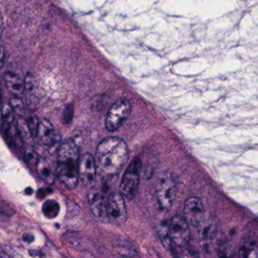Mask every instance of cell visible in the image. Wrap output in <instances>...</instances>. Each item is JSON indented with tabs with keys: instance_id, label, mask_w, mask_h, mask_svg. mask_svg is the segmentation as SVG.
Returning a JSON list of instances; mask_svg holds the SVG:
<instances>
[{
	"instance_id": "1",
	"label": "cell",
	"mask_w": 258,
	"mask_h": 258,
	"mask_svg": "<svg viewBox=\"0 0 258 258\" xmlns=\"http://www.w3.org/2000/svg\"><path fill=\"white\" fill-rule=\"evenodd\" d=\"M128 154L127 144L122 138L110 137L102 140L95 153L98 172L105 177L118 175L126 165Z\"/></svg>"
},
{
	"instance_id": "2",
	"label": "cell",
	"mask_w": 258,
	"mask_h": 258,
	"mask_svg": "<svg viewBox=\"0 0 258 258\" xmlns=\"http://www.w3.org/2000/svg\"><path fill=\"white\" fill-rule=\"evenodd\" d=\"M80 160V151L77 144L72 140L64 141L59 148L56 174L68 189H74L78 184Z\"/></svg>"
},
{
	"instance_id": "3",
	"label": "cell",
	"mask_w": 258,
	"mask_h": 258,
	"mask_svg": "<svg viewBox=\"0 0 258 258\" xmlns=\"http://www.w3.org/2000/svg\"><path fill=\"white\" fill-rule=\"evenodd\" d=\"M177 194V184L170 173L162 174L156 186V198L159 209L168 212L172 208Z\"/></svg>"
},
{
	"instance_id": "4",
	"label": "cell",
	"mask_w": 258,
	"mask_h": 258,
	"mask_svg": "<svg viewBox=\"0 0 258 258\" xmlns=\"http://www.w3.org/2000/svg\"><path fill=\"white\" fill-rule=\"evenodd\" d=\"M141 168V160L138 158H135L125 170L121 182L120 194L127 200H133L138 194Z\"/></svg>"
},
{
	"instance_id": "5",
	"label": "cell",
	"mask_w": 258,
	"mask_h": 258,
	"mask_svg": "<svg viewBox=\"0 0 258 258\" xmlns=\"http://www.w3.org/2000/svg\"><path fill=\"white\" fill-rule=\"evenodd\" d=\"M132 111V105L128 100L120 98L116 101L107 112L105 126L108 132H113L120 128L128 119Z\"/></svg>"
},
{
	"instance_id": "6",
	"label": "cell",
	"mask_w": 258,
	"mask_h": 258,
	"mask_svg": "<svg viewBox=\"0 0 258 258\" xmlns=\"http://www.w3.org/2000/svg\"><path fill=\"white\" fill-rule=\"evenodd\" d=\"M189 224L180 215L172 217L169 223V233L171 243L179 248L186 246L190 240Z\"/></svg>"
},
{
	"instance_id": "7",
	"label": "cell",
	"mask_w": 258,
	"mask_h": 258,
	"mask_svg": "<svg viewBox=\"0 0 258 258\" xmlns=\"http://www.w3.org/2000/svg\"><path fill=\"white\" fill-rule=\"evenodd\" d=\"M107 215L109 221L114 224H123L126 221V205L120 192H113L107 198Z\"/></svg>"
},
{
	"instance_id": "8",
	"label": "cell",
	"mask_w": 258,
	"mask_h": 258,
	"mask_svg": "<svg viewBox=\"0 0 258 258\" xmlns=\"http://www.w3.org/2000/svg\"><path fill=\"white\" fill-rule=\"evenodd\" d=\"M88 200L94 217L101 222H109L107 199L104 194L98 188L92 187L88 192Z\"/></svg>"
},
{
	"instance_id": "9",
	"label": "cell",
	"mask_w": 258,
	"mask_h": 258,
	"mask_svg": "<svg viewBox=\"0 0 258 258\" xmlns=\"http://www.w3.org/2000/svg\"><path fill=\"white\" fill-rule=\"evenodd\" d=\"M205 209L203 202L197 197H191L185 202L183 218L189 225L198 227L204 221Z\"/></svg>"
},
{
	"instance_id": "10",
	"label": "cell",
	"mask_w": 258,
	"mask_h": 258,
	"mask_svg": "<svg viewBox=\"0 0 258 258\" xmlns=\"http://www.w3.org/2000/svg\"><path fill=\"white\" fill-rule=\"evenodd\" d=\"M97 173H98V170H97L95 158L89 153L83 155L80 158V167H79V177L80 180L85 184H91L95 180Z\"/></svg>"
},
{
	"instance_id": "11",
	"label": "cell",
	"mask_w": 258,
	"mask_h": 258,
	"mask_svg": "<svg viewBox=\"0 0 258 258\" xmlns=\"http://www.w3.org/2000/svg\"><path fill=\"white\" fill-rule=\"evenodd\" d=\"M36 136L42 144L49 147H52L57 143V135L54 132V127L47 119H43L39 122Z\"/></svg>"
},
{
	"instance_id": "12",
	"label": "cell",
	"mask_w": 258,
	"mask_h": 258,
	"mask_svg": "<svg viewBox=\"0 0 258 258\" xmlns=\"http://www.w3.org/2000/svg\"><path fill=\"white\" fill-rule=\"evenodd\" d=\"M24 82V92H26L27 105L29 108L35 110L37 108L38 103H39V100L36 95V79L31 72H28L26 74Z\"/></svg>"
},
{
	"instance_id": "13",
	"label": "cell",
	"mask_w": 258,
	"mask_h": 258,
	"mask_svg": "<svg viewBox=\"0 0 258 258\" xmlns=\"http://www.w3.org/2000/svg\"><path fill=\"white\" fill-rule=\"evenodd\" d=\"M4 78L9 92L14 97L21 98L24 92V82L20 76L15 73L7 72Z\"/></svg>"
},
{
	"instance_id": "14",
	"label": "cell",
	"mask_w": 258,
	"mask_h": 258,
	"mask_svg": "<svg viewBox=\"0 0 258 258\" xmlns=\"http://www.w3.org/2000/svg\"><path fill=\"white\" fill-rule=\"evenodd\" d=\"M239 258H258V245L253 239L245 238L239 247Z\"/></svg>"
},
{
	"instance_id": "15",
	"label": "cell",
	"mask_w": 258,
	"mask_h": 258,
	"mask_svg": "<svg viewBox=\"0 0 258 258\" xmlns=\"http://www.w3.org/2000/svg\"><path fill=\"white\" fill-rule=\"evenodd\" d=\"M36 171L44 181L48 184H52L54 181V175L51 167L46 161L39 159L36 165Z\"/></svg>"
},
{
	"instance_id": "16",
	"label": "cell",
	"mask_w": 258,
	"mask_h": 258,
	"mask_svg": "<svg viewBox=\"0 0 258 258\" xmlns=\"http://www.w3.org/2000/svg\"><path fill=\"white\" fill-rule=\"evenodd\" d=\"M199 236H200V241L203 245H209L212 241V236H213V230L210 224H206L203 221L201 224L198 226Z\"/></svg>"
},
{
	"instance_id": "17",
	"label": "cell",
	"mask_w": 258,
	"mask_h": 258,
	"mask_svg": "<svg viewBox=\"0 0 258 258\" xmlns=\"http://www.w3.org/2000/svg\"><path fill=\"white\" fill-rule=\"evenodd\" d=\"M60 206L54 200H48L42 206V212L48 218H54L58 215Z\"/></svg>"
},
{
	"instance_id": "18",
	"label": "cell",
	"mask_w": 258,
	"mask_h": 258,
	"mask_svg": "<svg viewBox=\"0 0 258 258\" xmlns=\"http://www.w3.org/2000/svg\"><path fill=\"white\" fill-rule=\"evenodd\" d=\"M159 235L164 247L165 248H169L171 245L169 233V225L165 224V225L160 226L159 228Z\"/></svg>"
},
{
	"instance_id": "19",
	"label": "cell",
	"mask_w": 258,
	"mask_h": 258,
	"mask_svg": "<svg viewBox=\"0 0 258 258\" xmlns=\"http://www.w3.org/2000/svg\"><path fill=\"white\" fill-rule=\"evenodd\" d=\"M218 258H236L233 255V251L225 242H220L217 247Z\"/></svg>"
},
{
	"instance_id": "20",
	"label": "cell",
	"mask_w": 258,
	"mask_h": 258,
	"mask_svg": "<svg viewBox=\"0 0 258 258\" xmlns=\"http://www.w3.org/2000/svg\"><path fill=\"white\" fill-rule=\"evenodd\" d=\"M2 116L6 125H12L15 117H14V110L10 104H6L3 106L2 108Z\"/></svg>"
},
{
	"instance_id": "21",
	"label": "cell",
	"mask_w": 258,
	"mask_h": 258,
	"mask_svg": "<svg viewBox=\"0 0 258 258\" xmlns=\"http://www.w3.org/2000/svg\"><path fill=\"white\" fill-rule=\"evenodd\" d=\"M0 257L23 258L19 253L17 252L13 248L7 246V245H1L0 246Z\"/></svg>"
},
{
	"instance_id": "22",
	"label": "cell",
	"mask_w": 258,
	"mask_h": 258,
	"mask_svg": "<svg viewBox=\"0 0 258 258\" xmlns=\"http://www.w3.org/2000/svg\"><path fill=\"white\" fill-rule=\"evenodd\" d=\"M27 126H28L29 131L32 136L35 137L37 135L38 128H39V122L37 117L34 115H31L29 116L27 121Z\"/></svg>"
},
{
	"instance_id": "23",
	"label": "cell",
	"mask_w": 258,
	"mask_h": 258,
	"mask_svg": "<svg viewBox=\"0 0 258 258\" xmlns=\"http://www.w3.org/2000/svg\"><path fill=\"white\" fill-rule=\"evenodd\" d=\"M25 159L32 165H36L39 161V158H38L36 151L32 147H27L26 149Z\"/></svg>"
},
{
	"instance_id": "24",
	"label": "cell",
	"mask_w": 258,
	"mask_h": 258,
	"mask_svg": "<svg viewBox=\"0 0 258 258\" xmlns=\"http://www.w3.org/2000/svg\"><path fill=\"white\" fill-rule=\"evenodd\" d=\"M10 105L14 110L21 113L24 110V104H23L21 98H18V97H14L10 101Z\"/></svg>"
},
{
	"instance_id": "25",
	"label": "cell",
	"mask_w": 258,
	"mask_h": 258,
	"mask_svg": "<svg viewBox=\"0 0 258 258\" xmlns=\"http://www.w3.org/2000/svg\"><path fill=\"white\" fill-rule=\"evenodd\" d=\"M73 107L71 105H68L65 108L64 112H63V120L65 123H68L71 119L73 118Z\"/></svg>"
},
{
	"instance_id": "26",
	"label": "cell",
	"mask_w": 258,
	"mask_h": 258,
	"mask_svg": "<svg viewBox=\"0 0 258 258\" xmlns=\"http://www.w3.org/2000/svg\"><path fill=\"white\" fill-rule=\"evenodd\" d=\"M23 239H24V242L30 243V242H33L34 240V236L31 234H24L23 236Z\"/></svg>"
},
{
	"instance_id": "27",
	"label": "cell",
	"mask_w": 258,
	"mask_h": 258,
	"mask_svg": "<svg viewBox=\"0 0 258 258\" xmlns=\"http://www.w3.org/2000/svg\"><path fill=\"white\" fill-rule=\"evenodd\" d=\"M5 57V49L3 43L0 41V63H3Z\"/></svg>"
},
{
	"instance_id": "28",
	"label": "cell",
	"mask_w": 258,
	"mask_h": 258,
	"mask_svg": "<svg viewBox=\"0 0 258 258\" xmlns=\"http://www.w3.org/2000/svg\"><path fill=\"white\" fill-rule=\"evenodd\" d=\"M6 215L3 213V211L0 209V221H6Z\"/></svg>"
},
{
	"instance_id": "29",
	"label": "cell",
	"mask_w": 258,
	"mask_h": 258,
	"mask_svg": "<svg viewBox=\"0 0 258 258\" xmlns=\"http://www.w3.org/2000/svg\"><path fill=\"white\" fill-rule=\"evenodd\" d=\"M25 194H27V195H31L33 194V189L31 187H27L25 189Z\"/></svg>"
},
{
	"instance_id": "30",
	"label": "cell",
	"mask_w": 258,
	"mask_h": 258,
	"mask_svg": "<svg viewBox=\"0 0 258 258\" xmlns=\"http://www.w3.org/2000/svg\"><path fill=\"white\" fill-rule=\"evenodd\" d=\"M3 103V89H2L1 83H0V105Z\"/></svg>"
},
{
	"instance_id": "31",
	"label": "cell",
	"mask_w": 258,
	"mask_h": 258,
	"mask_svg": "<svg viewBox=\"0 0 258 258\" xmlns=\"http://www.w3.org/2000/svg\"><path fill=\"white\" fill-rule=\"evenodd\" d=\"M2 31H3V24L0 22V33H1Z\"/></svg>"
},
{
	"instance_id": "32",
	"label": "cell",
	"mask_w": 258,
	"mask_h": 258,
	"mask_svg": "<svg viewBox=\"0 0 258 258\" xmlns=\"http://www.w3.org/2000/svg\"><path fill=\"white\" fill-rule=\"evenodd\" d=\"M121 258H132V257H121Z\"/></svg>"
},
{
	"instance_id": "33",
	"label": "cell",
	"mask_w": 258,
	"mask_h": 258,
	"mask_svg": "<svg viewBox=\"0 0 258 258\" xmlns=\"http://www.w3.org/2000/svg\"><path fill=\"white\" fill-rule=\"evenodd\" d=\"M40 258H44V257H40Z\"/></svg>"
}]
</instances>
